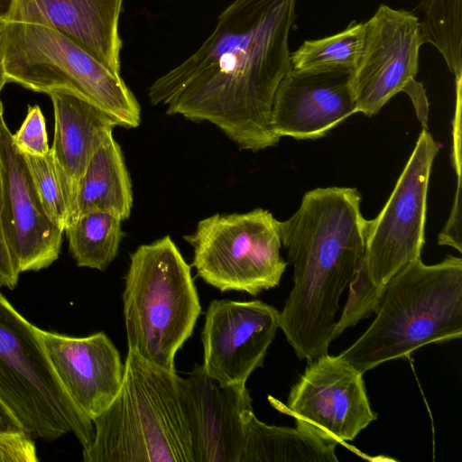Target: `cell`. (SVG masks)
<instances>
[{
	"label": "cell",
	"instance_id": "6da1fadb",
	"mask_svg": "<svg viewBox=\"0 0 462 462\" xmlns=\"http://www.w3.org/2000/svg\"><path fill=\"white\" fill-rule=\"evenodd\" d=\"M295 7L296 0H234L202 45L149 87L150 102L213 124L242 150L275 146L272 107L291 69Z\"/></svg>",
	"mask_w": 462,
	"mask_h": 462
},
{
	"label": "cell",
	"instance_id": "7a4b0ae2",
	"mask_svg": "<svg viewBox=\"0 0 462 462\" xmlns=\"http://www.w3.org/2000/svg\"><path fill=\"white\" fill-rule=\"evenodd\" d=\"M356 188L307 191L298 210L278 221L293 265V286L279 328L300 359L328 354L339 299L356 275L365 247L366 219Z\"/></svg>",
	"mask_w": 462,
	"mask_h": 462
},
{
	"label": "cell",
	"instance_id": "3957f363",
	"mask_svg": "<svg viewBox=\"0 0 462 462\" xmlns=\"http://www.w3.org/2000/svg\"><path fill=\"white\" fill-rule=\"evenodd\" d=\"M375 319L338 356L361 373L435 342L462 337V259L426 265L418 258L383 289Z\"/></svg>",
	"mask_w": 462,
	"mask_h": 462
},
{
	"label": "cell",
	"instance_id": "277c9868",
	"mask_svg": "<svg viewBox=\"0 0 462 462\" xmlns=\"http://www.w3.org/2000/svg\"><path fill=\"white\" fill-rule=\"evenodd\" d=\"M180 378L128 350L121 387L92 422L85 462H194Z\"/></svg>",
	"mask_w": 462,
	"mask_h": 462
},
{
	"label": "cell",
	"instance_id": "5b68a950",
	"mask_svg": "<svg viewBox=\"0 0 462 462\" xmlns=\"http://www.w3.org/2000/svg\"><path fill=\"white\" fill-rule=\"evenodd\" d=\"M123 305L128 350L176 372L175 355L192 335L201 306L190 266L170 236L131 254Z\"/></svg>",
	"mask_w": 462,
	"mask_h": 462
},
{
	"label": "cell",
	"instance_id": "8992f818",
	"mask_svg": "<svg viewBox=\"0 0 462 462\" xmlns=\"http://www.w3.org/2000/svg\"><path fill=\"white\" fill-rule=\"evenodd\" d=\"M439 148L423 128L387 202L375 218L366 220L364 257L349 284V296L334 327L332 341L372 315L390 279L420 258L429 180Z\"/></svg>",
	"mask_w": 462,
	"mask_h": 462
},
{
	"label": "cell",
	"instance_id": "52a82bcc",
	"mask_svg": "<svg viewBox=\"0 0 462 462\" xmlns=\"http://www.w3.org/2000/svg\"><path fill=\"white\" fill-rule=\"evenodd\" d=\"M7 83L38 93L86 99L125 128L141 123V107L123 80L62 32L37 23H5L2 32Z\"/></svg>",
	"mask_w": 462,
	"mask_h": 462
},
{
	"label": "cell",
	"instance_id": "ba28073f",
	"mask_svg": "<svg viewBox=\"0 0 462 462\" xmlns=\"http://www.w3.org/2000/svg\"><path fill=\"white\" fill-rule=\"evenodd\" d=\"M35 328L0 291V398L30 435L54 440L72 432L86 449L93 422L61 386Z\"/></svg>",
	"mask_w": 462,
	"mask_h": 462
},
{
	"label": "cell",
	"instance_id": "9c48e42d",
	"mask_svg": "<svg viewBox=\"0 0 462 462\" xmlns=\"http://www.w3.org/2000/svg\"><path fill=\"white\" fill-rule=\"evenodd\" d=\"M184 239L194 249L197 274L222 292L255 296L276 287L287 265L280 254L278 220L263 208L212 215Z\"/></svg>",
	"mask_w": 462,
	"mask_h": 462
},
{
	"label": "cell",
	"instance_id": "30bf717a",
	"mask_svg": "<svg viewBox=\"0 0 462 462\" xmlns=\"http://www.w3.org/2000/svg\"><path fill=\"white\" fill-rule=\"evenodd\" d=\"M363 374L339 356L328 353L309 363L286 403L271 396L269 401L293 417L297 428L325 441L344 444L377 418Z\"/></svg>",
	"mask_w": 462,
	"mask_h": 462
},
{
	"label": "cell",
	"instance_id": "8fae6325",
	"mask_svg": "<svg viewBox=\"0 0 462 462\" xmlns=\"http://www.w3.org/2000/svg\"><path fill=\"white\" fill-rule=\"evenodd\" d=\"M422 44L420 23L413 13L379 5L365 23L362 52L353 72L358 112L372 116L399 92L413 99L424 90L415 80Z\"/></svg>",
	"mask_w": 462,
	"mask_h": 462
},
{
	"label": "cell",
	"instance_id": "7c38bea8",
	"mask_svg": "<svg viewBox=\"0 0 462 462\" xmlns=\"http://www.w3.org/2000/svg\"><path fill=\"white\" fill-rule=\"evenodd\" d=\"M278 328L279 311L262 300L211 301L201 334L203 369L222 385H245Z\"/></svg>",
	"mask_w": 462,
	"mask_h": 462
},
{
	"label": "cell",
	"instance_id": "4fadbf2b",
	"mask_svg": "<svg viewBox=\"0 0 462 462\" xmlns=\"http://www.w3.org/2000/svg\"><path fill=\"white\" fill-rule=\"evenodd\" d=\"M2 222L6 244L18 274L39 271L60 255L64 232L46 216L32 186L23 156L0 116Z\"/></svg>",
	"mask_w": 462,
	"mask_h": 462
},
{
	"label": "cell",
	"instance_id": "5bb4252c",
	"mask_svg": "<svg viewBox=\"0 0 462 462\" xmlns=\"http://www.w3.org/2000/svg\"><path fill=\"white\" fill-rule=\"evenodd\" d=\"M349 70L291 69L273 98L271 126L279 137L316 140L358 112Z\"/></svg>",
	"mask_w": 462,
	"mask_h": 462
},
{
	"label": "cell",
	"instance_id": "9a60e30c",
	"mask_svg": "<svg viewBox=\"0 0 462 462\" xmlns=\"http://www.w3.org/2000/svg\"><path fill=\"white\" fill-rule=\"evenodd\" d=\"M43 351L65 392L91 420L116 396L124 363L104 332L69 337L35 328Z\"/></svg>",
	"mask_w": 462,
	"mask_h": 462
},
{
	"label": "cell",
	"instance_id": "2e32d148",
	"mask_svg": "<svg viewBox=\"0 0 462 462\" xmlns=\"http://www.w3.org/2000/svg\"><path fill=\"white\" fill-rule=\"evenodd\" d=\"M194 462H239L244 413L253 410L245 385H222L195 365L180 378Z\"/></svg>",
	"mask_w": 462,
	"mask_h": 462
},
{
	"label": "cell",
	"instance_id": "e0dca14e",
	"mask_svg": "<svg viewBox=\"0 0 462 462\" xmlns=\"http://www.w3.org/2000/svg\"><path fill=\"white\" fill-rule=\"evenodd\" d=\"M123 0H0V20L53 28L120 75Z\"/></svg>",
	"mask_w": 462,
	"mask_h": 462
},
{
	"label": "cell",
	"instance_id": "ac0fdd59",
	"mask_svg": "<svg viewBox=\"0 0 462 462\" xmlns=\"http://www.w3.org/2000/svg\"><path fill=\"white\" fill-rule=\"evenodd\" d=\"M49 97L54 114L50 152L67 202L69 225L75 217L79 184L86 168L118 125L106 112L86 99L66 93H51Z\"/></svg>",
	"mask_w": 462,
	"mask_h": 462
},
{
	"label": "cell",
	"instance_id": "d6986e66",
	"mask_svg": "<svg viewBox=\"0 0 462 462\" xmlns=\"http://www.w3.org/2000/svg\"><path fill=\"white\" fill-rule=\"evenodd\" d=\"M132 206L131 179L112 134L95 152L79 181L73 220L88 211L106 210L124 221L129 217Z\"/></svg>",
	"mask_w": 462,
	"mask_h": 462
},
{
	"label": "cell",
	"instance_id": "ffe728a7",
	"mask_svg": "<svg viewBox=\"0 0 462 462\" xmlns=\"http://www.w3.org/2000/svg\"><path fill=\"white\" fill-rule=\"evenodd\" d=\"M336 446L297 427L267 425L248 410L239 462H337Z\"/></svg>",
	"mask_w": 462,
	"mask_h": 462
},
{
	"label": "cell",
	"instance_id": "44dd1931",
	"mask_svg": "<svg viewBox=\"0 0 462 462\" xmlns=\"http://www.w3.org/2000/svg\"><path fill=\"white\" fill-rule=\"evenodd\" d=\"M122 221L112 212L91 210L70 222L64 233L77 265L104 271L117 254L124 236Z\"/></svg>",
	"mask_w": 462,
	"mask_h": 462
},
{
	"label": "cell",
	"instance_id": "7402d4cb",
	"mask_svg": "<svg viewBox=\"0 0 462 462\" xmlns=\"http://www.w3.org/2000/svg\"><path fill=\"white\" fill-rule=\"evenodd\" d=\"M365 36V23L352 21L343 31L321 39L304 41L290 53L295 70L354 71L358 63Z\"/></svg>",
	"mask_w": 462,
	"mask_h": 462
},
{
	"label": "cell",
	"instance_id": "603a6c76",
	"mask_svg": "<svg viewBox=\"0 0 462 462\" xmlns=\"http://www.w3.org/2000/svg\"><path fill=\"white\" fill-rule=\"evenodd\" d=\"M416 9L425 13L423 43L435 45L455 78L461 77V0H423Z\"/></svg>",
	"mask_w": 462,
	"mask_h": 462
},
{
	"label": "cell",
	"instance_id": "cb8c5ba5",
	"mask_svg": "<svg viewBox=\"0 0 462 462\" xmlns=\"http://www.w3.org/2000/svg\"><path fill=\"white\" fill-rule=\"evenodd\" d=\"M32 186L51 222L64 232L69 210L51 152L44 156H23Z\"/></svg>",
	"mask_w": 462,
	"mask_h": 462
},
{
	"label": "cell",
	"instance_id": "d4e9b609",
	"mask_svg": "<svg viewBox=\"0 0 462 462\" xmlns=\"http://www.w3.org/2000/svg\"><path fill=\"white\" fill-rule=\"evenodd\" d=\"M12 142L23 156H44L49 153L48 134L43 114L39 106H28L26 116Z\"/></svg>",
	"mask_w": 462,
	"mask_h": 462
},
{
	"label": "cell",
	"instance_id": "484cf974",
	"mask_svg": "<svg viewBox=\"0 0 462 462\" xmlns=\"http://www.w3.org/2000/svg\"><path fill=\"white\" fill-rule=\"evenodd\" d=\"M38 461L32 435L23 430L0 432V462Z\"/></svg>",
	"mask_w": 462,
	"mask_h": 462
},
{
	"label": "cell",
	"instance_id": "4316f807",
	"mask_svg": "<svg viewBox=\"0 0 462 462\" xmlns=\"http://www.w3.org/2000/svg\"><path fill=\"white\" fill-rule=\"evenodd\" d=\"M461 208H462V185L461 180H457V190L453 207L449 217L438 237V244L449 245L462 252L461 242Z\"/></svg>",
	"mask_w": 462,
	"mask_h": 462
},
{
	"label": "cell",
	"instance_id": "83f0119b",
	"mask_svg": "<svg viewBox=\"0 0 462 462\" xmlns=\"http://www.w3.org/2000/svg\"><path fill=\"white\" fill-rule=\"evenodd\" d=\"M3 190L0 165V284L11 290L17 284L19 274L15 270L3 229L2 222Z\"/></svg>",
	"mask_w": 462,
	"mask_h": 462
},
{
	"label": "cell",
	"instance_id": "f1b7e54d",
	"mask_svg": "<svg viewBox=\"0 0 462 462\" xmlns=\"http://www.w3.org/2000/svg\"><path fill=\"white\" fill-rule=\"evenodd\" d=\"M23 430L18 419L0 398V432Z\"/></svg>",
	"mask_w": 462,
	"mask_h": 462
},
{
	"label": "cell",
	"instance_id": "f546056e",
	"mask_svg": "<svg viewBox=\"0 0 462 462\" xmlns=\"http://www.w3.org/2000/svg\"><path fill=\"white\" fill-rule=\"evenodd\" d=\"M4 30V29H3ZM0 32V96L2 89L4 86L7 83L5 74V68H4V54H3V45H2V32ZM3 104L0 97V116L3 115Z\"/></svg>",
	"mask_w": 462,
	"mask_h": 462
},
{
	"label": "cell",
	"instance_id": "4dcf8cb0",
	"mask_svg": "<svg viewBox=\"0 0 462 462\" xmlns=\"http://www.w3.org/2000/svg\"><path fill=\"white\" fill-rule=\"evenodd\" d=\"M5 23L0 20V32L4 29Z\"/></svg>",
	"mask_w": 462,
	"mask_h": 462
},
{
	"label": "cell",
	"instance_id": "1f68e13d",
	"mask_svg": "<svg viewBox=\"0 0 462 462\" xmlns=\"http://www.w3.org/2000/svg\"><path fill=\"white\" fill-rule=\"evenodd\" d=\"M0 287H2L1 284H0Z\"/></svg>",
	"mask_w": 462,
	"mask_h": 462
}]
</instances>
